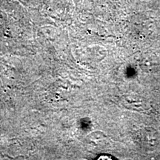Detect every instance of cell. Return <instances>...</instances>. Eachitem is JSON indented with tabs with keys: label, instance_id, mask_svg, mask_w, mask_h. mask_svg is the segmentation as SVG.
Returning <instances> with one entry per match:
<instances>
[{
	"label": "cell",
	"instance_id": "obj_1",
	"mask_svg": "<svg viewBox=\"0 0 160 160\" xmlns=\"http://www.w3.org/2000/svg\"><path fill=\"white\" fill-rule=\"evenodd\" d=\"M98 159H106V160H113V159H114V158H113V157H112V156L105 154V155H101V156H99V157H98Z\"/></svg>",
	"mask_w": 160,
	"mask_h": 160
}]
</instances>
